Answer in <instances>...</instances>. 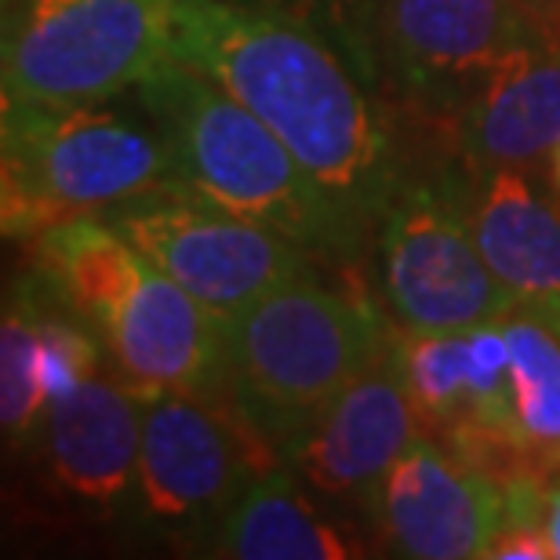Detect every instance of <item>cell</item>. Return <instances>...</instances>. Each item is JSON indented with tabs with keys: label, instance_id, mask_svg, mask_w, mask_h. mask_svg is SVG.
Returning a JSON list of instances; mask_svg holds the SVG:
<instances>
[{
	"label": "cell",
	"instance_id": "cell-8",
	"mask_svg": "<svg viewBox=\"0 0 560 560\" xmlns=\"http://www.w3.org/2000/svg\"><path fill=\"white\" fill-rule=\"evenodd\" d=\"M98 219L205 302L219 320H233L252 302L313 270V255L295 241L183 186L128 197Z\"/></svg>",
	"mask_w": 560,
	"mask_h": 560
},
{
	"label": "cell",
	"instance_id": "cell-13",
	"mask_svg": "<svg viewBox=\"0 0 560 560\" xmlns=\"http://www.w3.org/2000/svg\"><path fill=\"white\" fill-rule=\"evenodd\" d=\"M502 485L441 436L422 433L383 477L368 513L386 553L411 560L485 557L502 528Z\"/></svg>",
	"mask_w": 560,
	"mask_h": 560
},
{
	"label": "cell",
	"instance_id": "cell-14",
	"mask_svg": "<svg viewBox=\"0 0 560 560\" xmlns=\"http://www.w3.org/2000/svg\"><path fill=\"white\" fill-rule=\"evenodd\" d=\"M37 444L70 495L109 506L136 488L142 397L109 361L88 368L51 400Z\"/></svg>",
	"mask_w": 560,
	"mask_h": 560
},
{
	"label": "cell",
	"instance_id": "cell-17",
	"mask_svg": "<svg viewBox=\"0 0 560 560\" xmlns=\"http://www.w3.org/2000/svg\"><path fill=\"white\" fill-rule=\"evenodd\" d=\"M288 463L259 474L208 528V557L230 560H353L372 550Z\"/></svg>",
	"mask_w": 560,
	"mask_h": 560
},
{
	"label": "cell",
	"instance_id": "cell-15",
	"mask_svg": "<svg viewBox=\"0 0 560 560\" xmlns=\"http://www.w3.org/2000/svg\"><path fill=\"white\" fill-rule=\"evenodd\" d=\"M560 142V33L542 30L499 66L452 117V145L466 167L539 172Z\"/></svg>",
	"mask_w": 560,
	"mask_h": 560
},
{
	"label": "cell",
	"instance_id": "cell-3",
	"mask_svg": "<svg viewBox=\"0 0 560 560\" xmlns=\"http://www.w3.org/2000/svg\"><path fill=\"white\" fill-rule=\"evenodd\" d=\"M33 273L103 342L114 372L139 397L215 394L226 378V320L98 215L30 241Z\"/></svg>",
	"mask_w": 560,
	"mask_h": 560
},
{
	"label": "cell",
	"instance_id": "cell-7",
	"mask_svg": "<svg viewBox=\"0 0 560 560\" xmlns=\"http://www.w3.org/2000/svg\"><path fill=\"white\" fill-rule=\"evenodd\" d=\"M375 259L386 313L400 328H469L513 302L477 248L463 161L408 167L375 226Z\"/></svg>",
	"mask_w": 560,
	"mask_h": 560
},
{
	"label": "cell",
	"instance_id": "cell-20",
	"mask_svg": "<svg viewBox=\"0 0 560 560\" xmlns=\"http://www.w3.org/2000/svg\"><path fill=\"white\" fill-rule=\"evenodd\" d=\"M546 535H550L553 560H560V474H553L550 499H546Z\"/></svg>",
	"mask_w": 560,
	"mask_h": 560
},
{
	"label": "cell",
	"instance_id": "cell-24",
	"mask_svg": "<svg viewBox=\"0 0 560 560\" xmlns=\"http://www.w3.org/2000/svg\"><path fill=\"white\" fill-rule=\"evenodd\" d=\"M546 313H550V317H553V320L560 324V310H546Z\"/></svg>",
	"mask_w": 560,
	"mask_h": 560
},
{
	"label": "cell",
	"instance_id": "cell-1",
	"mask_svg": "<svg viewBox=\"0 0 560 560\" xmlns=\"http://www.w3.org/2000/svg\"><path fill=\"white\" fill-rule=\"evenodd\" d=\"M172 48L252 109L357 219L378 226L408 164L320 22L273 0H178Z\"/></svg>",
	"mask_w": 560,
	"mask_h": 560
},
{
	"label": "cell",
	"instance_id": "cell-19",
	"mask_svg": "<svg viewBox=\"0 0 560 560\" xmlns=\"http://www.w3.org/2000/svg\"><path fill=\"white\" fill-rule=\"evenodd\" d=\"M485 560H553L546 528H499Z\"/></svg>",
	"mask_w": 560,
	"mask_h": 560
},
{
	"label": "cell",
	"instance_id": "cell-12",
	"mask_svg": "<svg viewBox=\"0 0 560 560\" xmlns=\"http://www.w3.org/2000/svg\"><path fill=\"white\" fill-rule=\"evenodd\" d=\"M422 433L394 324L383 350L284 447V463L320 502L364 513L368 521L383 477Z\"/></svg>",
	"mask_w": 560,
	"mask_h": 560
},
{
	"label": "cell",
	"instance_id": "cell-9",
	"mask_svg": "<svg viewBox=\"0 0 560 560\" xmlns=\"http://www.w3.org/2000/svg\"><path fill=\"white\" fill-rule=\"evenodd\" d=\"M277 463L280 452L222 389L142 397L136 495L156 521L211 524Z\"/></svg>",
	"mask_w": 560,
	"mask_h": 560
},
{
	"label": "cell",
	"instance_id": "cell-4",
	"mask_svg": "<svg viewBox=\"0 0 560 560\" xmlns=\"http://www.w3.org/2000/svg\"><path fill=\"white\" fill-rule=\"evenodd\" d=\"M389 335V313L310 270L226 320L222 394L284 458Z\"/></svg>",
	"mask_w": 560,
	"mask_h": 560
},
{
	"label": "cell",
	"instance_id": "cell-5",
	"mask_svg": "<svg viewBox=\"0 0 560 560\" xmlns=\"http://www.w3.org/2000/svg\"><path fill=\"white\" fill-rule=\"evenodd\" d=\"M161 186L178 183L150 120L103 106H4L0 114V226L11 241L103 215Z\"/></svg>",
	"mask_w": 560,
	"mask_h": 560
},
{
	"label": "cell",
	"instance_id": "cell-23",
	"mask_svg": "<svg viewBox=\"0 0 560 560\" xmlns=\"http://www.w3.org/2000/svg\"><path fill=\"white\" fill-rule=\"evenodd\" d=\"M550 178H553V186H557V194H560V142H557V150L550 156Z\"/></svg>",
	"mask_w": 560,
	"mask_h": 560
},
{
	"label": "cell",
	"instance_id": "cell-6",
	"mask_svg": "<svg viewBox=\"0 0 560 560\" xmlns=\"http://www.w3.org/2000/svg\"><path fill=\"white\" fill-rule=\"evenodd\" d=\"M178 0H4V106H106L172 59Z\"/></svg>",
	"mask_w": 560,
	"mask_h": 560
},
{
	"label": "cell",
	"instance_id": "cell-21",
	"mask_svg": "<svg viewBox=\"0 0 560 560\" xmlns=\"http://www.w3.org/2000/svg\"><path fill=\"white\" fill-rule=\"evenodd\" d=\"M521 4L528 8L546 30H557L560 33V0H521Z\"/></svg>",
	"mask_w": 560,
	"mask_h": 560
},
{
	"label": "cell",
	"instance_id": "cell-2",
	"mask_svg": "<svg viewBox=\"0 0 560 560\" xmlns=\"http://www.w3.org/2000/svg\"><path fill=\"white\" fill-rule=\"evenodd\" d=\"M136 95L183 189L295 241L313 259H361L372 226L215 81L172 55Z\"/></svg>",
	"mask_w": 560,
	"mask_h": 560
},
{
	"label": "cell",
	"instance_id": "cell-10",
	"mask_svg": "<svg viewBox=\"0 0 560 560\" xmlns=\"http://www.w3.org/2000/svg\"><path fill=\"white\" fill-rule=\"evenodd\" d=\"M372 40L419 114L452 120L546 30L521 0H372Z\"/></svg>",
	"mask_w": 560,
	"mask_h": 560
},
{
	"label": "cell",
	"instance_id": "cell-16",
	"mask_svg": "<svg viewBox=\"0 0 560 560\" xmlns=\"http://www.w3.org/2000/svg\"><path fill=\"white\" fill-rule=\"evenodd\" d=\"M469 222L513 302L560 310V197L524 167H466Z\"/></svg>",
	"mask_w": 560,
	"mask_h": 560
},
{
	"label": "cell",
	"instance_id": "cell-22",
	"mask_svg": "<svg viewBox=\"0 0 560 560\" xmlns=\"http://www.w3.org/2000/svg\"><path fill=\"white\" fill-rule=\"evenodd\" d=\"M273 4H288V8H299V11H310V8H328V11H339L346 4H357V0H273ZM372 4V0H368Z\"/></svg>",
	"mask_w": 560,
	"mask_h": 560
},
{
	"label": "cell",
	"instance_id": "cell-11",
	"mask_svg": "<svg viewBox=\"0 0 560 560\" xmlns=\"http://www.w3.org/2000/svg\"><path fill=\"white\" fill-rule=\"evenodd\" d=\"M397 346L425 433L474 458L499 485L535 474L513 433L510 350L499 317L447 331L397 324Z\"/></svg>",
	"mask_w": 560,
	"mask_h": 560
},
{
	"label": "cell",
	"instance_id": "cell-18",
	"mask_svg": "<svg viewBox=\"0 0 560 560\" xmlns=\"http://www.w3.org/2000/svg\"><path fill=\"white\" fill-rule=\"evenodd\" d=\"M510 350L513 433L535 474H560V324L546 310L510 302L499 313Z\"/></svg>",
	"mask_w": 560,
	"mask_h": 560
}]
</instances>
